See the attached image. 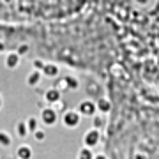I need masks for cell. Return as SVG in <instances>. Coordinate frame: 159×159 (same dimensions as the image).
<instances>
[{"instance_id":"11","label":"cell","mask_w":159,"mask_h":159,"mask_svg":"<svg viewBox=\"0 0 159 159\" xmlns=\"http://www.w3.org/2000/svg\"><path fill=\"white\" fill-rule=\"evenodd\" d=\"M94 159H108V157H106L104 154H99V156H96V157H94Z\"/></svg>"},{"instance_id":"5","label":"cell","mask_w":159,"mask_h":159,"mask_svg":"<svg viewBox=\"0 0 159 159\" xmlns=\"http://www.w3.org/2000/svg\"><path fill=\"white\" fill-rule=\"evenodd\" d=\"M30 156H32V152H30L29 147H21L18 150V157L20 159H30Z\"/></svg>"},{"instance_id":"13","label":"cell","mask_w":159,"mask_h":159,"mask_svg":"<svg viewBox=\"0 0 159 159\" xmlns=\"http://www.w3.org/2000/svg\"><path fill=\"white\" fill-rule=\"evenodd\" d=\"M29 125H30V129H34V127H35V120H30Z\"/></svg>"},{"instance_id":"3","label":"cell","mask_w":159,"mask_h":159,"mask_svg":"<svg viewBox=\"0 0 159 159\" xmlns=\"http://www.w3.org/2000/svg\"><path fill=\"white\" fill-rule=\"evenodd\" d=\"M66 124L67 125H76L78 124V120H80V117H78V113H74V111H71V113H67L66 115Z\"/></svg>"},{"instance_id":"6","label":"cell","mask_w":159,"mask_h":159,"mask_svg":"<svg viewBox=\"0 0 159 159\" xmlns=\"http://www.w3.org/2000/svg\"><path fill=\"white\" fill-rule=\"evenodd\" d=\"M94 104H92V102H83V104H81V111H83V113H94Z\"/></svg>"},{"instance_id":"4","label":"cell","mask_w":159,"mask_h":159,"mask_svg":"<svg viewBox=\"0 0 159 159\" xmlns=\"http://www.w3.org/2000/svg\"><path fill=\"white\" fill-rule=\"evenodd\" d=\"M43 120H44L46 124H53L55 122V113L51 110H44L43 111Z\"/></svg>"},{"instance_id":"1","label":"cell","mask_w":159,"mask_h":159,"mask_svg":"<svg viewBox=\"0 0 159 159\" xmlns=\"http://www.w3.org/2000/svg\"><path fill=\"white\" fill-rule=\"evenodd\" d=\"M78 21L87 62L159 67V0H90Z\"/></svg>"},{"instance_id":"9","label":"cell","mask_w":159,"mask_h":159,"mask_svg":"<svg viewBox=\"0 0 159 159\" xmlns=\"http://www.w3.org/2000/svg\"><path fill=\"white\" fill-rule=\"evenodd\" d=\"M48 99H50V101H55V99H58V94L57 92H50V94H48Z\"/></svg>"},{"instance_id":"2","label":"cell","mask_w":159,"mask_h":159,"mask_svg":"<svg viewBox=\"0 0 159 159\" xmlns=\"http://www.w3.org/2000/svg\"><path fill=\"white\" fill-rule=\"evenodd\" d=\"M97 142H99V133H97V131H90V133L85 136V143L89 145V147L96 145Z\"/></svg>"},{"instance_id":"12","label":"cell","mask_w":159,"mask_h":159,"mask_svg":"<svg viewBox=\"0 0 159 159\" xmlns=\"http://www.w3.org/2000/svg\"><path fill=\"white\" fill-rule=\"evenodd\" d=\"M35 138H39V140H43V138H44V134H43V133H35Z\"/></svg>"},{"instance_id":"7","label":"cell","mask_w":159,"mask_h":159,"mask_svg":"<svg viewBox=\"0 0 159 159\" xmlns=\"http://www.w3.org/2000/svg\"><path fill=\"white\" fill-rule=\"evenodd\" d=\"M80 159H94V156L90 154V150H89V148H83V150L80 152Z\"/></svg>"},{"instance_id":"10","label":"cell","mask_w":159,"mask_h":159,"mask_svg":"<svg viewBox=\"0 0 159 159\" xmlns=\"http://www.w3.org/2000/svg\"><path fill=\"white\" fill-rule=\"evenodd\" d=\"M18 129H20V134H21V136H25V133H27V131H25V125L20 124V125H18Z\"/></svg>"},{"instance_id":"8","label":"cell","mask_w":159,"mask_h":159,"mask_svg":"<svg viewBox=\"0 0 159 159\" xmlns=\"http://www.w3.org/2000/svg\"><path fill=\"white\" fill-rule=\"evenodd\" d=\"M0 143H2V145H9V143H11V138L7 136L6 133H0Z\"/></svg>"}]
</instances>
